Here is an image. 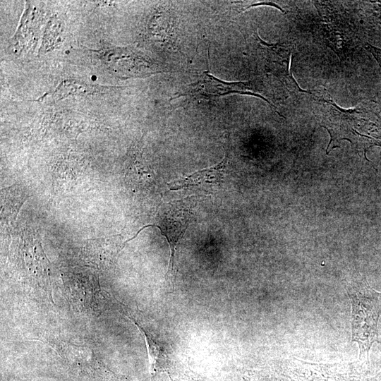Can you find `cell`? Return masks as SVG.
Masks as SVG:
<instances>
[{
    "label": "cell",
    "instance_id": "cell-2",
    "mask_svg": "<svg viewBox=\"0 0 381 381\" xmlns=\"http://www.w3.org/2000/svg\"><path fill=\"white\" fill-rule=\"evenodd\" d=\"M190 217V207L188 204L184 202V200L169 202L160 208L156 216L157 221L155 223L144 226L137 232L135 236L127 241H129L135 238L146 227L155 226L159 229L162 236L166 238L170 250L169 261L165 274L166 286L169 293L174 292V290L176 246L188 228Z\"/></svg>",
    "mask_w": 381,
    "mask_h": 381
},
{
    "label": "cell",
    "instance_id": "cell-1",
    "mask_svg": "<svg viewBox=\"0 0 381 381\" xmlns=\"http://www.w3.org/2000/svg\"><path fill=\"white\" fill-rule=\"evenodd\" d=\"M347 294L351 303L352 341L358 344L361 353H368L373 344L378 341L381 292L365 282L348 288Z\"/></svg>",
    "mask_w": 381,
    "mask_h": 381
},
{
    "label": "cell",
    "instance_id": "cell-6",
    "mask_svg": "<svg viewBox=\"0 0 381 381\" xmlns=\"http://www.w3.org/2000/svg\"><path fill=\"white\" fill-rule=\"evenodd\" d=\"M228 157L229 155L226 152V157L219 164L198 171L185 178L172 181L169 183L170 189L176 190L187 187L206 185V183H218L223 177Z\"/></svg>",
    "mask_w": 381,
    "mask_h": 381
},
{
    "label": "cell",
    "instance_id": "cell-8",
    "mask_svg": "<svg viewBox=\"0 0 381 381\" xmlns=\"http://www.w3.org/2000/svg\"><path fill=\"white\" fill-rule=\"evenodd\" d=\"M101 87L73 80H64L61 83L54 92L53 97L59 99L73 94H83L99 91Z\"/></svg>",
    "mask_w": 381,
    "mask_h": 381
},
{
    "label": "cell",
    "instance_id": "cell-5",
    "mask_svg": "<svg viewBox=\"0 0 381 381\" xmlns=\"http://www.w3.org/2000/svg\"><path fill=\"white\" fill-rule=\"evenodd\" d=\"M315 5L324 21L327 38L333 50L341 58L344 54V47L351 41V32L347 31L341 16L337 14L334 8L329 2L316 1Z\"/></svg>",
    "mask_w": 381,
    "mask_h": 381
},
{
    "label": "cell",
    "instance_id": "cell-3",
    "mask_svg": "<svg viewBox=\"0 0 381 381\" xmlns=\"http://www.w3.org/2000/svg\"><path fill=\"white\" fill-rule=\"evenodd\" d=\"M259 41V55L267 71L276 76L290 92H303L290 71L291 52L288 48L277 44H268L257 35Z\"/></svg>",
    "mask_w": 381,
    "mask_h": 381
},
{
    "label": "cell",
    "instance_id": "cell-4",
    "mask_svg": "<svg viewBox=\"0 0 381 381\" xmlns=\"http://www.w3.org/2000/svg\"><path fill=\"white\" fill-rule=\"evenodd\" d=\"M250 87L243 82H226L221 80L211 75L209 72H203L200 79L194 83L189 85L186 92L177 95V98L181 96H201L205 97H214L229 94L250 95L259 97L265 100L271 106V103L262 95L250 91Z\"/></svg>",
    "mask_w": 381,
    "mask_h": 381
},
{
    "label": "cell",
    "instance_id": "cell-9",
    "mask_svg": "<svg viewBox=\"0 0 381 381\" xmlns=\"http://www.w3.org/2000/svg\"><path fill=\"white\" fill-rule=\"evenodd\" d=\"M364 47L374 56L381 68V49L374 47L368 43L365 44Z\"/></svg>",
    "mask_w": 381,
    "mask_h": 381
},
{
    "label": "cell",
    "instance_id": "cell-7",
    "mask_svg": "<svg viewBox=\"0 0 381 381\" xmlns=\"http://www.w3.org/2000/svg\"><path fill=\"white\" fill-rule=\"evenodd\" d=\"M131 320L145 337L150 360V372L154 374L167 359L166 349L161 343L155 339L152 334L135 320Z\"/></svg>",
    "mask_w": 381,
    "mask_h": 381
}]
</instances>
